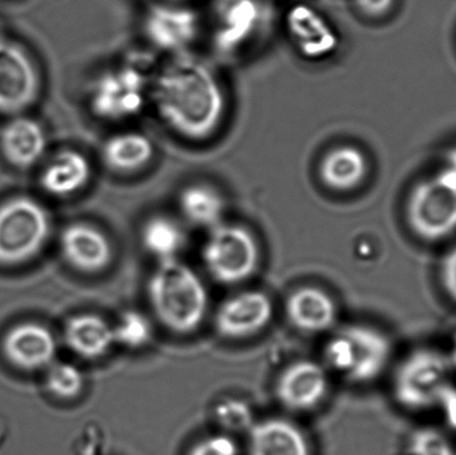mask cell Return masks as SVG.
<instances>
[{"label":"cell","instance_id":"obj_1","mask_svg":"<svg viewBox=\"0 0 456 455\" xmlns=\"http://www.w3.org/2000/svg\"><path fill=\"white\" fill-rule=\"evenodd\" d=\"M150 103L171 133L192 143L211 141L227 119L224 83L206 61L189 55H176L154 75Z\"/></svg>","mask_w":456,"mask_h":455},{"label":"cell","instance_id":"obj_2","mask_svg":"<svg viewBox=\"0 0 456 455\" xmlns=\"http://www.w3.org/2000/svg\"><path fill=\"white\" fill-rule=\"evenodd\" d=\"M147 291L158 320L174 333H192L205 320L208 288L200 275L178 259L160 262Z\"/></svg>","mask_w":456,"mask_h":455},{"label":"cell","instance_id":"obj_3","mask_svg":"<svg viewBox=\"0 0 456 455\" xmlns=\"http://www.w3.org/2000/svg\"><path fill=\"white\" fill-rule=\"evenodd\" d=\"M394 345L388 334L374 326L354 323L338 330L324 347L332 370L354 384H370L387 371Z\"/></svg>","mask_w":456,"mask_h":455},{"label":"cell","instance_id":"obj_4","mask_svg":"<svg viewBox=\"0 0 456 455\" xmlns=\"http://www.w3.org/2000/svg\"><path fill=\"white\" fill-rule=\"evenodd\" d=\"M404 215L410 232L423 242L438 243L456 234V171L446 167L418 183Z\"/></svg>","mask_w":456,"mask_h":455},{"label":"cell","instance_id":"obj_5","mask_svg":"<svg viewBox=\"0 0 456 455\" xmlns=\"http://www.w3.org/2000/svg\"><path fill=\"white\" fill-rule=\"evenodd\" d=\"M452 363L439 350L419 347L412 350L396 366L393 376L394 398L411 411L436 409L444 390L452 385Z\"/></svg>","mask_w":456,"mask_h":455},{"label":"cell","instance_id":"obj_6","mask_svg":"<svg viewBox=\"0 0 456 455\" xmlns=\"http://www.w3.org/2000/svg\"><path fill=\"white\" fill-rule=\"evenodd\" d=\"M51 234V219L37 200L16 197L0 205V264L18 266L34 259Z\"/></svg>","mask_w":456,"mask_h":455},{"label":"cell","instance_id":"obj_7","mask_svg":"<svg viewBox=\"0 0 456 455\" xmlns=\"http://www.w3.org/2000/svg\"><path fill=\"white\" fill-rule=\"evenodd\" d=\"M150 85L151 79L142 67L118 64L94 80L88 95L91 112L104 122H128L150 103Z\"/></svg>","mask_w":456,"mask_h":455},{"label":"cell","instance_id":"obj_8","mask_svg":"<svg viewBox=\"0 0 456 455\" xmlns=\"http://www.w3.org/2000/svg\"><path fill=\"white\" fill-rule=\"evenodd\" d=\"M203 262L218 282L240 283L256 272L259 246L246 227L221 223L211 229L203 248Z\"/></svg>","mask_w":456,"mask_h":455},{"label":"cell","instance_id":"obj_9","mask_svg":"<svg viewBox=\"0 0 456 455\" xmlns=\"http://www.w3.org/2000/svg\"><path fill=\"white\" fill-rule=\"evenodd\" d=\"M265 19L260 0H216L211 19V43L224 58L239 55L259 34Z\"/></svg>","mask_w":456,"mask_h":455},{"label":"cell","instance_id":"obj_10","mask_svg":"<svg viewBox=\"0 0 456 455\" xmlns=\"http://www.w3.org/2000/svg\"><path fill=\"white\" fill-rule=\"evenodd\" d=\"M142 27L152 47L183 55L200 37V18L194 8L181 3H155L144 13Z\"/></svg>","mask_w":456,"mask_h":455},{"label":"cell","instance_id":"obj_11","mask_svg":"<svg viewBox=\"0 0 456 455\" xmlns=\"http://www.w3.org/2000/svg\"><path fill=\"white\" fill-rule=\"evenodd\" d=\"M40 80L28 53L11 40L0 39V112L19 115L34 104Z\"/></svg>","mask_w":456,"mask_h":455},{"label":"cell","instance_id":"obj_12","mask_svg":"<svg viewBox=\"0 0 456 455\" xmlns=\"http://www.w3.org/2000/svg\"><path fill=\"white\" fill-rule=\"evenodd\" d=\"M283 24L289 42L305 61H324L339 48L337 29L313 4L297 2L289 5Z\"/></svg>","mask_w":456,"mask_h":455},{"label":"cell","instance_id":"obj_13","mask_svg":"<svg viewBox=\"0 0 456 455\" xmlns=\"http://www.w3.org/2000/svg\"><path fill=\"white\" fill-rule=\"evenodd\" d=\"M56 350L58 345L50 329L37 322L19 323L3 339V352L8 362L23 371L50 368Z\"/></svg>","mask_w":456,"mask_h":455},{"label":"cell","instance_id":"obj_14","mask_svg":"<svg viewBox=\"0 0 456 455\" xmlns=\"http://www.w3.org/2000/svg\"><path fill=\"white\" fill-rule=\"evenodd\" d=\"M329 393V377L319 363L299 361L289 365L276 384L278 400L289 410L315 409Z\"/></svg>","mask_w":456,"mask_h":455},{"label":"cell","instance_id":"obj_15","mask_svg":"<svg viewBox=\"0 0 456 455\" xmlns=\"http://www.w3.org/2000/svg\"><path fill=\"white\" fill-rule=\"evenodd\" d=\"M273 304L260 291H246L231 297L216 313V326L227 338H246L270 323Z\"/></svg>","mask_w":456,"mask_h":455},{"label":"cell","instance_id":"obj_16","mask_svg":"<svg viewBox=\"0 0 456 455\" xmlns=\"http://www.w3.org/2000/svg\"><path fill=\"white\" fill-rule=\"evenodd\" d=\"M61 248L66 261L79 272H102L112 259V246L106 234L87 223H72L61 235Z\"/></svg>","mask_w":456,"mask_h":455},{"label":"cell","instance_id":"obj_17","mask_svg":"<svg viewBox=\"0 0 456 455\" xmlns=\"http://www.w3.org/2000/svg\"><path fill=\"white\" fill-rule=\"evenodd\" d=\"M47 147L45 130L37 120L16 115L0 133L3 157L13 167H32L42 159Z\"/></svg>","mask_w":456,"mask_h":455},{"label":"cell","instance_id":"obj_18","mask_svg":"<svg viewBox=\"0 0 456 455\" xmlns=\"http://www.w3.org/2000/svg\"><path fill=\"white\" fill-rule=\"evenodd\" d=\"M318 173L327 189L347 192L363 183L369 165L363 151L358 147L339 144L324 152L319 162Z\"/></svg>","mask_w":456,"mask_h":455},{"label":"cell","instance_id":"obj_19","mask_svg":"<svg viewBox=\"0 0 456 455\" xmlns=\"http://www.w3.org/2000/svg\"><path fill=\"white\" fill-rule=\"evenodd\" d=\"M154 142L139 131L114 134L102 146V160L112 173H139L154 160Z\"/></svg>","mask_w":456,"mask_h":455},{"label":"cell","instance_id":"obj_20","mask_svg":"<svg viewBox=\"0 0 456 455\" xmlns=\"http://www.w3.org/2000/svg\"><path fill=\"white\" fill-rule=\"evenodd\" d=\"M286 314L289 322L305 333H322L337 321L334 299L318 288H300L289 297Z\"/></svg>","mask_w":456,"mask_h":455},{"label":"cell","instance_id":"obj_21","mask_svg":"<svg viewBox=\"0 0 456 455\" xmlns=\"http://www.w3.org/2000/svg\"><path fill=\"white\" fill-rule=\"evenodd\" d=\"M249 455H310V445L302 430L286 419H265L252 425Z\"/></svg>","mask_w":456,"mask_h":455},{"label":"cell","instance_id":"obj_22","mask_svg":"<svg viewBox=\"0 0 456 455\" xmlns=\"http://www.w3.org/2000/svg\"><path fill=\"white\" fill-rule=\"evenodd\" d=\"M93 174L90 160L74 149L61 150L45 166L40 176V184L53 197H69L87 186Z\"/></svg>","mask_w":456,"mask_h":455},{"label":"cell","instance_id":"obj_23","mask_svg":"<svg viewBox=\"0 0 456 455\" xmlns=\"http://www.w3.org/2000/svg\"><path fill=\"white\" fill-rule=\"evenodd\" d=\"M64 341L79 357L96 360L106 355L114 346V330L98 315H75L64 328Z\"/></svg>","mask_w":456,"mask_h":455},{"label":"cell","instance_id":"obj_24","mask_svg":"<svg viewBox=\"0 0 456 455\" xmlns=\"http://www.w3.org/2000/svg\"><path fill=\"white\" fill-rule=\"evenodd\" d=\"M179 207L187 221L214 229L222 223L226 205L218 190L208 184L195 183L182 190Z\"/></svg>","mask_w":456,"mask_h":455},{"label":"cell","instance_id":"obj_25","mask_svg":"<svg viewBox=\"0 0 456 455\" xmlns=\"http://www.w3.org/2000/svg\"><path fill=\"white\" fill-rule=\"evenodd\" d=\"M142 242L144 248L160 262L176 259L184 246V234L173 219L154 216L142 230Z\"/></svg>","mask_w":456,"mask_h":455},{"label":"cell","instance_id":"obj_26","mask_svg":"<svg viewBox=\"0 0 456 455\" xmlns=\"http://www.w3.org/2000/svg\"><path fill=\"white\" fill-rule=\"evenodd\" d=\"M115 344L128 349H141L152 338V325L142 313L130 310L123 313L117 325L112 326Z\"/></svg>","mask_w":456,"mask_h":455},{"label":"cell","instance_id":"obj_27","mask_svg":"<svg viewBox=\"0 0 456 455\" xmlns=\"http://www.w3.org/2000/svg\"><path fill=\"white\" fill-rule=\"evenodd\" d=\"M45 386L51 394L61 400H72L82 393L85 377L82 371L69 362H53L47 369Z\"/></svg>","mask_w":456,"mask_h":455},{"label":"cell","instance_id":"obj_28","mask_svg":"<svg viewBox=\"0 0 456 455\" xmlns=\"http://www.w3.org/2000/svg\"><path fill=\"white\" fill-rule=\"evenodd\" d=\"M409 455H455L454 446L436 427L418 429L410 438Z\"/></svg>","mask_w":456,"mask_h":455},{"label":"cell","instance_id":"obj_29","mask_svg":"<svg viewBox=\"0 0 456 455\" xmlns=\"http://www.w3.org/2000/svg\"><path fill=\"white\" fill-rule=\"evenodd\" d=\"M216 418L231 430H241L252 427L251 409L240 401L228 400L216 409Z\"/></svg>","mask_w":456,"mask_h":455},{"label":"cell","instance_id":"obj_30","mask_svg":"<svg viewBox=\"0 0 456 455\" xmlns=\"http://www.w3.org/2000/svg\"><path fill=\"white\" fill-rule=\"evenodd\" d=\"M238 445L228 435H211L198 443L189 455H238Z\"/></svg>","mask_w":456,"mask_h":455},{"label":"cell","instance_id":"obj_31","mask_svg":"<svg viewBox=\"0 0 456 455\" xmlns=\"http://www.w3.org/2000/svg\"><path fill=\"white\" fill-rule=\"evenodd\" d=\"M442 288L450 299L456 304V243L444 254L439 266Z\"/></svg>","mask_w":456,"mask_h":455},{"label":"cell","instance_id":"obj_32","mask_svg":"<svg viewBox=\"0 0 456 455\" xmlns=\"http://www.w3.org/2000/svg\"><path fill=\"white\" fill-rule=\"evenodd\" d=\"M436 409H439L444 414V421L449 425L450 429L456 432V387L454 385H450L444 390Z\"/></svg>","mask_w":456,"mask_h":455},{"label":"cell","instance_id":"obj_33","mask_svg":"<svg viewBox=\"0 0 456 455\" xmlns=\"http://www.w3.org/2000/svg\"><path fill=\"white\" fill-rule=\"evenodd\" d=\"M354 2L364 15L378 18L387 13L393 8L395 0H354Z\"/></svg>","mask_w":456,"mask_h":455},{"label":"cell","instance_id":"obj_34","mask_svg":"<svg viewBox=\"0 0 456 455\" xmlns=\"http://www.w3.org/2000/svg\"><path fill=\"white\" fill-rule=\"evenodd\" d=\"M447 162H449V166H447V167H450L452 168V170L456 171V149L449 152V157H447Z\"/></svg>","mask_w":456,"mask_h":455},{"label":"cell","instance_id":"obj_35","mask_svg":"<svg viewBox=\"0 0 456 455\" xmlns=\"http://www.w3.org/2000/svg\"><path fill=\"white\" fill-rule=\"evenodd\" d=\"M450 361H452V365H456V341L454 346V353H452V358H450Z\"/></svg>","mask_w":456,"mask_h":455},{"label":"cell","instance_id":"obj_36","mask_svg":"<svg viewBox=\"0 0 456 455\" xmlns=\"http://www.w3.org/2000/svg\"><path fill=\"white\" fill-rule=\"evenodd\" d=\"M0 39H2V32H0Z\"/></svg>","mask_w":456,"mask_h":455},{"label":"cell","instance_id":"obj_37","mask_svg":"<svg viewBox=\"0 0 456 455\" xmlns=\"http://www.w3.org/2000/svg\"><path fill=\"white\" fill-rule=\"evenodd\" d=\"M174 2H178V0H174Z\"/></svg>","mask_w":456,"mask_h":455}]
</instances>
